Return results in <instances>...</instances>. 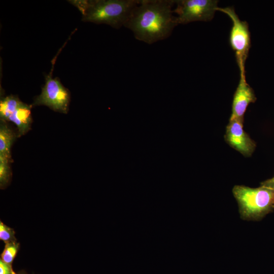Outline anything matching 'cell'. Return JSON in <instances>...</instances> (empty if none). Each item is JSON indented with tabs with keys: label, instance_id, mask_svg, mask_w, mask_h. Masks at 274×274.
<instances>
[{
	"label": "cell",
	"instance_id": "obj_1",
	"mask_svg": "<svg viewBox=\"0 0 274 274\" xmlns=\"http://www.w3.org/2000/svg\"><path fill=\"white\" fill-rule=\"evenodd\" d=\"M174 0H140L124 27L148 44L166 39L178 25L173 15Z\"/></svg>",
	"mask_w": 274,
	"mask_h": 274
},
{
	"label": "cell",
	"instance_id": "obj_2",
	"mask_svg": "<svg viewBox=\"0 0 274 274\" xmlns=\"http://www.w3.org/2000/svg\"><path fill=\"white\" fill-rule=\"evenodd\" d=\"M140 0L72 1L82 14V21L106 24L116 29L124 26Z\"/></svg>",
	"mask_w": 274,
	"mask_h": 274
},
{
	"label": "cell",
	"instance_id": "obj_3",
	"mask_svg": "<svg viewBox=\"0 0 274 274\" xmlns=\"http://www.w3.org/2000/svg\"><path fill=\"white\" fill-rule=\"evenodd\" d=\"M232 193L238 206L241 219L259 221L274 210V188L260 185L251 188L235 185Z\"/></svg>",
	"mask_w": 274,
	"mask_h": 274
},
{
	"label": "cell",
	"instance_id": "obj_4",
	"mask_svg": "<svg viewBox=\"0 0 274 274\" xmlns=\"http://www.w3.org/2000/svg\"><path fill=\"white\" fill-rule=\"evenodd\" d=\"M217 11L226 14L232 22L229 43L235 53L239 73H245V63L251 45L248 23L239 18L233 7H218Z\"/></svg>",
	"mask_w": 274,
	"mask_h": 274
},
{
	"label": "cell",
	"instance_id": "obj_5",
	"mask_svg": "<svg viewBox=\"0 0 274 274\" xmlns=\"http://www.w3.org/2000/svg\"><path fill=\"white\" fill-rule=\"evenodd\" d=\"M174 13L177 15V21L186 24L194 21H210L217 11L216 0H176Z\"/></svg>",
	"mask_w": 274,
	"mask_h": 274
},
{
	"label": "cell",
	"instance_id": "obj_6",
	"mask_svg": "<svg viewBox=\"0 0 274 274\" xmlns=\"http://www.w3.org/2000/svg\"><path fill=\"white\" fill-rule=\"evenodd\" d=\"M51 73L46 76L42 92L36 97L33 105H45L55 111L67 113L70 99L69 92L58 79L52 78Z\"/></svg>",
	"mask_w": 274,
	"mask_h": 274
},
{
	"label": "cell",
	"instance_id": "obj_7",
	"mask_svg": "<svg viewBox=\"0 0 274 274\" xmlns=\"http://www.w3.org/2000/svg\"><path fill=\"white\" fill-rule=\"evenodd\" d=\"M244 121L229 119L226 126L225 140L232 148L245 157H250L255 150L256 144L243 129Z\"/></svg>",
	"mask_w": 274,
	"mask_h": 274
},
{
	"label": "cell",
	"instance_id": "obj_8",
	"mask_svg": "<svg viewBox=\"0 0 274 274\" xmlns=\"http://www.w3.org/2000/svg\"><path fill=\"white\" fill-rule=\"evenodd\" d=\"M256 99L253 88L246 81L245 73H241L239 81L233 95L230 119L244 121L247 107L251 103L255 102Z\"/></svg>",
	"mask_w": 274,
	"mask_h": 274
},
{
	"label": "cell",
	"instance_id": "obj_9",
	"mask_svg": "<svg viewBox=\"0 0 274 274\" xmlns=\"http://www.w3.org/2000/svg\"><path fill=\"white\" fill-rule=\"evenodd\" d=\"M31 108V106L22 103L8 119L17 126L19 136L24 134L30 128L32 122Z\"/></svg>",
	"mask_w": 274,
	"mask_h": 274
},
{
	"label": "cell",
	"instance_id": "obj_10",
	"mask_svg": "<svg viewBox=\"0 0 274 274\" xmlns=\"http://www.w3.org/2000/svg\"><path fill=\"white\" fill-rule=\"evenodd\" d=\"M0 127V156L11 159L10 148L16 136L12 130L1 121Z\"/></svg>",
	"mask_w": 274,
	"mask_h": 274
},
{
	"label": "cell",
	"instance_id": "obj_11",
	"mask_svg": "<svg viewBox=\"0 0 274 274\" xmlns=\"http://www.w3.org/2000/svg\"><path fill=\"white\" fill-rule=\"evenodd\" d=\"M17 96L9 95L1 99L0 117L1 121L8 120L10 115L22 104Z\"/></svg>",
	"mask_w": 274,
	"mask_h": 274
},
{
	"label": "cell",
	"instance_id": "obj_12",
	"mask_svg": "<svg viewBox=\"0 0 274 274\" xmlns=\"http://www.w3.org/2000/svg\"><path fill=\"white\" fill-rule=\"evenodd\" d=\"M19 248V244L16 241L6 243L1 254V259L5 262L12 264Z\"/></svg>",
	"mask_w": 274,
	"mask_h": 274
},
{
	"label": "cell",
	"instance_id": "obj_13",
	"mask_svg": "<svg viewBox=\"0 0 274 274\" xmlns=\"http://www.w3.org/2000/svg\"><path fill=\"white\" fill-rule=\"evenodd\" d=\"M11 159L0 156V185L3 188L8 183L11 175L9 163Z\"/></svg>",
	"mask_w": 274,
	"mask_h": 274
},
{
	"label": "cell",
	"instance_id": "obj_14",
	"mask_svg": "<svg viewBox=\"0 0 274 274\" xmlns=\"http://www.w3.org/2000/svg\"><path fill=\"white\" fill-rule=\"evenodd\" d=\"M0 239L5 243L16 241L14 230L0 222Z\"/></svg>",
	"mask_w": 274,
	"mask_h": 274
},
{
	"label": "cell",
	"instance_id": "obj_15",
	"mask_svg": "<svg viewBox=\"0 0 274 274\" xmlns=\"http://www.w3.org/2000/svg\"><path fill=\"white\" fill-rule=\"evenodd\" d=\"M0 274H16L12 269L11 264L0 260Z\"/></svg>",
	"mask_w": 274,
	"mask_h": 274
},
{
	"label": "cell",
	"instance_id": "obj_16",
	"mask_svg": "<svg viewBox=\"0 0 274 274\" xmlns=\"http://www.w3.org/2000/svg\"><path fill=\"white\" fill-rule=\"evenodd\" d=\"M260 185L269 187L274 188V176L271 178L268 179L260 183Z\"/></svg>",
	"mask_w": 274,
	"mask_h": 274
},
{
	"label": "cell",
	"instance_id": "obj_17",
	"mask_svg": "<svg viewBox=\"0 0 274 274\" xmlns=\"http://www.w3.org/2000/svg\"><path fill=\"white\" fill-rule=\"evenodd\" d=\"M21 274H23V273H21Z\"/></svg>",
	"mask_w": 274,
	"mask_h": 274
}]
</instances>
